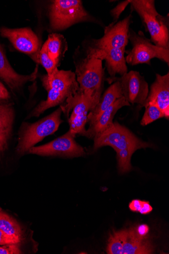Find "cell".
<instances>
[{"mask_svg":"<svg viewBox=\"0 0 169 254\" xmlns=\"http://www.w3.org/2000/svg\"><path fill=\"white\" fill-rule=\"evenodd\" d=\"M44 44L51 58L60 64L68 48L67 43L64 36L59 34H52L48 36V38Z\"/></svg>","mask_w":169,"mask_h":254,"instance_id":"ffe728a7","label":"cell"},{"mask_svg":"<svg viewBox=\"0 0 169 254\" xmlns=\"http://www.w3.org/2000/svg\"><path fill=\"white\" fill-rule=\"evenodd\" d=\"M17 244H7L0 247V254H20L22 252Z\"/></svg>","mask_w":169,"mask_h":254,"instance_id":"484cf974","label":"cell"},{"mask_svg":"<svg viewBox=\"0 0 169 254\" xmlns=\"http://www.w3.org/2000/svg\"><path fill=\"white\" fill-rule=\"evenodd\" d=\"M122 97V92L119 82H113L101 96L97 105L89 112L87 118V124L90 125L97 120L105 111L117 99Z\"/></svg>","mask_w":169,"mask_h":254,"instance_id":"2e32d148","label":"cell"},{"mask_svg":"<svg viewBox=\"0 0 169 254\" xmlns=\"http://www.w3.org/2000/svg\"><path fill=\"white\" fill-rule=\"evenodd\" d=\"M129 41L132 46L131 50L126 51V63L131 65L139 64L151 65V61L158 59L169 64V50L155 45L150 39L145 36L142 31L135 32L130 29L128 34Z\"/></svg>","mask_w":169,"mask_h":254,"instance_id":"ba28073f","label":"cell"},{"mask_svg":"<svg viewBox=\"0 0 169 254\" xmlns=\"http://www.w3.org/2000/svg\"><path fill=\"white\" fill-rule=\"evenodd\" d=\"M94 149L104 146H110L115 151L130 150L134 153L142 148L153 147L154 145L140 139L126 127L113 123L104 131L95 136L94 138Z\"/></svg>","mask_w":169,"mask_h":254,"instance_id":"8992f818","label":"cell"},{"mask_svg":"<svg viewBox=\"0 0 169 254\" xmlns=\"http://www.w3.org/2000/svg\"><path fill=\"white\" fill-rule=\"evenodd\" d=\"M50 28L53 32L62 31L82 22H101L91 16L80 0H54L48 6Z\"/></svg>","mask_w":169,"mask_h":254,"instance_id":"3957f363","label":"cell"},{"mask_svg":"<svg viewBox=\"0 0 169 254\" xmlns=\"http://www.w3.org/2000/svg\"><path fill=\"white\" fill-rule=\"evenodd\" d=\"M156 105L164 114L165 118L169 119V73L164 75L156 74L154 82L149 89L146 103Z\"/></svg>","mask_w":169,"mask_h":254,"instance_id":"5bb4252c","label":"cell"},{"mask_svg":"<svg viewBox=\"0 0 169 254\" xmlns=\"http://www.w3.org/2000/svg\"><path fill=\"white\" fill-rule=\"evenodd\" d=\"M75 135L68 130L65 134L47 144L32 147L31 154L42 156L60 155L66 157H79L85 155L84 149L75 140Z\"/></svg>","mask_w":169,"mask_h":254,"instance_id":"30bf717a","label":"cell"},{"mask_svg":"<svg viewBox=\"0 0 169 254\" xmlns=\"http://www.w3.org/2000/svg\"><path fill=\"white\" fill-rule=\"evenodd\" d=\"M21 241L9 236L0 230V245L19 243Z\"/></svg>","mask_w":169,"mask_h":254,"instance_id":"4316f807","label":"cell"},{"mask_svg":"<svg viewBox=\"0 0 169 254\" xmlns=\"http://www.w3.org/2000/svg\"><path fill=\"white\" fill-rule=\"evenodd\" d=\"M132 11L139 16L147 31L151 35V41L159 47L169 50L168 18L157 10L154 0H131Z\"/></svg>","mask_w":169,"mask_h":254,"instance_id":"277c9868","label":"cell"},{"mask_svg":"<svg viewBox=\"0 0 169 254\" xmlns=\"http://www.w3.org/2000/svg\"><path fill=\"white\" fill-rule=\"evenodd\" d=\"M62 113L60 107L51 115L35 124H23L19 132L17 152L21 154L28 151L44 137L56 131L63 122L61 119Z\"/></svg>","mask_w":169,"mask_h":254,"instance_id":"52a82bcc","label":"cell"},{"mask_svg":"<svg viewBox=\"0 0 169 254\" xmlns=\"http://www.w3.org/2000/svg\"><path fill=\"white\" fill-rule=\"evenodd\" d=\"M153 211V207L148 201H143V204L139 213L142 215H147Z\"/></svg>","mask_w":169,"mask_h":254,"instance_id":"f546056e","label":"cell"},{"mask_svg":"<svg viewBox=\"0 0 169 254\" xmlns=\"http://www.w3.org/2000/svg\"><path fill=\"white\" fill-rule=\"evenodd\" d=\"M109 84L118 81L123 96L130 104H138L142 107L146 105L149 92L148 83L139 72L131 71L121 77L109 78Z\"/></svg>","mask_w":169,"mask_h":254,"instance_id":"9c48e42d","label":"cell"},{"mask_svg":"<svg viewBox=\"0 0 169 254\" xmlns=\"http://www.w3.org/2000/svg\"><path fill=\"white\" fill-rule=\"evenodd\" d=\"M0 230L9 236L22 240V232L19 224L3 212L0 214Z\"/></svg>","mask_w":169,"mask_h":254,"instance_id":"44dd1931","label":"cell"},{"mask_svg":"<svg viewBox=\"0 0 169 254\" xmlns=\"http://www.w3.org/2000/svg\"><path fill=\"white\" fill-rule=\"evenodd\" d=\"M2 212V210L1 208V207H0V214H1Z\"/></svg>","mask_w":169,"mask_h":254,"instance_id":"4dcf8cb0","label":"cell"},{"mask_svg":"<svg viewBox=\"0 0 169 254\" xmlns=\"http://www.w3.org/2000/svg\"><path fill=\"white\" fill-rule=\"evenodd\" d=\"M84 55L74 57L75 74L79 85V91L96 94L103 92L105 69L103 62L105 50L100 47L95 39L88 42L84 49Z\"/></svg>","mask_w":169,"mask_h":254,"instance_id":"6da1fadb","label":"cell"},{"mask_svg":"<svg viewBox=\"0 0 169 254\" xmlns=\"http://www.w3.org/2000/svg\"><path fill=\"white\" fill-rule=\"evenodd\" d=\"M134 237L141 241H146L149 237L150 228L146 224H140L131 228Z\"/></svg>","mask_w":169,"mask_h":254,"instance_id":"cb8c5ba5","label":"cell"},{"mask_svg":"<svg viewBox=\"0 0 169 254\" xmlns=\"http://www.w3.org/2000/svg\"><path fill=\"white\" fill-rule=\"evenodd\" d=\"M0 35L7 38L18 51L33 57L39 63L40 42L36 34L29 28H0Z\"/></svg>","mask_w":169,"mask_h":254,"instance_id":"8fae6325","label":"cell"},{"mask_svg":"<svg viewBox=\"0 0 169 254\" xmlns=\"http://www.w3.org/2000/svg\"><path fill=\"white\" fill-rule=\"evenodd\" d=\"M143 204V201L139 199L133 200L129 203V209L130 210L134 212H139Z\"/></svg>","mask_w":169,"mask_h":254,"instance_id":"f1b7e54d","label":"cell"},{"mask_svg":"<svg viewBox=\"0 0 169 254\" xmlns=\"http://www.w3.org/2000/svg\"><path fill=\"white\" fill-rule=\"evenodd\" d=\"M123 231V247L122 254H152L154 247L146 241H141L136 239L131 229Z\"/></svg>","mask_w":169,"mask_h":254,"instance_id":"d6986e66","label":"cell"},{"mask_svg":"<svg viewBox=\"0 0 169 254\" xmlns=\"http://www.w3.org/2000/svg\"><path fill=\"white\" fill-rule=\"evenodd\" d=\"M14 117L11 104L0 105V155L7 148Z\"/></svg>","mask_w":169,"mask_h":254,"instance_id":"ac0fdd59","label":"cell"},{"mask_svg":"<svg viewBox=\"0 0 169 254\" xmlns=\"http://www.w3.org/2000/svg\"><path fill=\"white\" fill-rule=\"evenodd\" d=\"M125 106H130V104L123 96L105 111L97 120L89 125V127L86 130L84 136L93 139L95 136L104 131L113 123V118L116 112Z\"/></svg>","mask_w":169,"mask_h":254,"instance_id":"9a60e30c","label":"cell"},{"mask_svg":"<svg viewBox=\"0 0 169 254\" xmlns=\"http://www.w3.org/2000/svg\"><path fill=\"white\" fill-rule=\"evenodd\" d=\"M102 92L96 94L85 93L78 90L73 96L69 97L61 105L62 112L67 118L69 130L75 135L84 136L88 115L100 101Z\"/></svg>","mask_w":169,"mask_h":254,"instance_id":"5b68a950","label":"cell"},{"mask_svg":"<svg viewBox=\"0 0 169 254\" xmlns=\"http://www.w3.org/2000/svg\"><path fill=\"white\" fill-rule=\"evenodd\" d=\"M10 98V95L4 85L0 82V101H8Z\"/></svg>","mask_w":169,"mask_h":254,"instance_id":"83f0119b","label":"cell"},{"mask_svg":"<svg viewBox=\"0 0 169 254\" xmlns=\"http://www.w3.org/2000/svg\"><path fill=\"white\" fill-rule=\"evenodd\" d=\"M39 61V63L45 68L48 76L52 75L59 65L48 55L44 44L40 51Z\"/></svg>","mask_w":169,"mask_h":254,"instance_id":"603a6c76","label":"cell"},{"mask_svg":"<svg viewBox=\"0 0 169 254\" xmlns=\"http://www.w3.org/2000/svg\"><path fill=\"white\" fill-rule=\"evenodd\" d=\"M131 0H126L119 2L113 9L111 10L110 13L113 18V22L118 21V19L122 13L125 10L127 6L130 4Z\"/></svg>","mask_w":169,"mask_h":254,"instance_id":"d4e9b609","label":"cell"},{"mask_svg":"<svg viewBox=\"0 0 169 254\" xmlns=\"http://www.w3.org/2000/svg\"><path fill=\"white\" fill-rule=\"evenodd\" d=\"M144 107L146 108V111L140 123L141 126H146L158 120L165 118L163 112L154 104L147 103Z\"/></svg>","mask_w":169,"mask_h":254,"instance_id":"7402d4cb","label":"cell"},{"mask_svg":"<svg viewBox=\"0 0 169 254\" xmlns=\"http://www.w3.org/2000/svg\"><path fill=\"white\" fill-rule=\"evenodd\" d=\"M132 16L130 14L122 20L112 22L105 28L104 35L96 43L103 49H126L129 42L128 34L132 23Z\"/></svg>","mask_w":169,"mask_h":254,"instance_id":"7c38bea8","label":"cell"},{"mask_svg":"<svg viewBox=\"0 0 169 254\" xmlns=\"http://www.w3.org/2000/svg\"><path fill=\"white\" fill-rule=\"evenodd\" d=\"M38 64L34 72L29 75L18 74L11 66L6 57L3 46L0 43V78L2 79L13 90L19 89L23 85L33 81L37 77Z\"/></svg>","mask_w":169,"mask_h":254,"instance_id":"4fadbf2b","label":"cell"},{"mask_svg":"<svg viewBox=\"0 0 169 254\" xmlns=\"http://www.w3.org/2000/svg\"><path fill=\"white\" fill-rule=\"evenodd\" d=\"M41 80L48 92L47 100L41 102L30 114L29 118L39 117L48 109L62 105L70 97L79 90L75 73L71 71L59 70L51 75H43Z\"/></svg>","mask_w":169,"mask_h":254,"instance_id":"7a4b0ae2","label":"cell"},{"mask_svg":"<svg viewBox=\"0 0 169 254\" xmlns=\"http://www.w3.org/2000/svg\"><path fill=\"white\" fill-rule=\"evenodd\" d=\"M106 52V67L110 78L119 75L120 77L128 73V67L125 57L126 49H104Z\"/></svg>","mask_w":169,"mask_h":254,"instance_id":"e0dca14e","label":"cell"}]
</instances>
